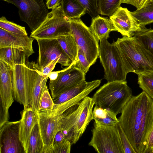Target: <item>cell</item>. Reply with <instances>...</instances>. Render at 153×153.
I'll return each mask as SVG.
<instances>
[{"label":"cell","mask_w":153,"mask_h":153,"mask_svg":"<svg viewBox=\"0 0 153 153\" xmlns=\"http://www.w3.org/2000/svg\"><path fill=\"white\" fill-rule=\"evenodd\" d=\"M119 123L136 153H145L153 123V99L143 91L123 108Z\"/></svg>","instance_id":"6da1fadb"},{"label":"cell","mask_w":153,"mask_h":153,"mask_svg":"<svg viewBox=\"0 0 153 153\" xmlns=\"http://www.w3.org/2000/svg\"><path fill=\"white\" fill-rule=\"evenodd\" d=\"M128 73L137 74L153 71V55L134 36H123L114 42Z\"/></svg>","instance_id":"7a4b0ae2"},{"label":"cell","mask_w":153,"mask_h":153,"mask_svg":"<svg viewBox=\"0 0 153 153\" xmlns=\"http://www.w3.org/2000/svg\"><path fill=\"white\" fill-rule=\"evenodd\" d=\"M133 95L126 80L108 82L92 97L95 106L110 111L116 115L121 111Z\"/></svg>","instance_id":"3957f363"},{"label":"cell","mask_w":153,"mask_h":153,"mask_svg":"<svg viewBox=\"0 0 153 153\" xmlns=\"http://www.w3.org/2000/svg\"><path fill=\"white\" fill-rule=\"evenodd\" d=\"M107 38L100 40L98 57L104 69V78L107 82L126 80L128 73L120 51L114 42Z\"/></svg>","instance_id":"277c9868"},{"label":"cell","mask_w":153,"mask_h":153,"mask_svg":"<svg viewBox=\"0 0 153 153\" xmlns=\"http://www.w3.org/2000/svg\"><path fill=\"white\" fill-rule=\"evenodd\" d=\"M69 20L65 16L61 5L49 12L39 27L30 36L37 39H53L71 35Z\"/></svg>","instance_id":"5b68a950"},{"label":"cell","mask_w":153,"mask_h":153,"mask_svg":"<svg viewBox=\"0 0 153 153\" xmlns=\"http://www.w3.org/2000/svg\"><path fill=\"white\" fill-rule=\"evenodd\" d=\"M92 137L88 143L98 153H124L115 126L102 125L94 121Z\"/></svg>","instance_id":"8992f818"},{"label":"cell","mask_w":153,"mask_h":153,"mask_svg":"<svg viewBox=\"0 0 153 153\" xmlns=\"http://www.w3.org/2000/svg\"><path fill=\"white\" fill-rule=\"evenodd\" d=\"M69 20L71 34L78 47L82 51L92 66L95 63L98 57L99 40L80 18Z\"/></svg>","instance_id":"52a82bcc"},{"label":"cell","mask_w":153,"mask_h":153,"mask_svg":"<svg viewBox=\"0 0 153 153\" xmlns=\"http://www.w3.org/2000/svg\"><path fill=\"white\" fill-rule=\"evenodd\" d=\"M69 109L63 103L55 104L50 114L38 112V123L44 144L43 153H49L52 149L54 137L59 131V121Z\"/></svg>","instance_id":"ba28073f"},{"label":"cell","mask_w":153,"mask_h":153,"mask_svg":"<svg viewBox=\"0 0 153 153\" xmlns=\"http://www.w3.org/2000/svg\"><path fill=\"white\" fill-rule=\"evenodd\" d=\"M1 0L18 8L21 20L27 24L32 32L39 27L49 13L43 0Z\"/></svg>","instance_id":"9c48e42d"},{"label":"cell","mask_w":153,"mask_h":153,"mask_svg":"<svg viewBox=\"0 0 153 153\" xmlns=\"http://www.w3.org/2000/svg\"><path fill=\"white\" fill-rule=\"evenodd\" d=\"M13 96L15 100L23 105H29L31 89V68L26 64H16L12 70Z\"/></svg>","instance_id":"30bf717a"},{"label":"cell","mask_w":153,"mask_h":153,"mask_svg":"<svg viewBox=\"0 0 153 153\" xmlns=\"http://www.w3.org/2000/svg\"><path fill=\"white\" fill-rule=\"evenodd\" d=\"M12 71L10 66L0 60V127L8 121V110L14 102Z\"/></svg>","instance_id":"8fae6325"},{"label":"cell","mask_w":153,"mask_h":153,"mask_svg":"<svg viewBox=\"0 0 153 153\" xmlns=\"http://www.w3.org/2000/svg\"><path fill=\"white\" fill-rule=\"evenodd\" d=\"M36 40L39 48V65L41 69L57 59H59L58 63L63 66H69L73 62L56 39Z\"/></svg>","instance_id":"7c38bea8"},{"label":"cell","mask_w":153,"mask_h":153,"mask_svg":"<svg viewBox=\"0 0 153 153\" xmlns=\"http://www.w3.org/2000/svg\"><path fill=\"white\" fill-rule=\"evenodd\" d=\"M58 72L57 78L50 80L49 83L52 98L85 80V74L74 67V62L67 68Z\"/></svg>","instance_id":"4fadbf2b"},{"label":"cell","mask_w":153,"mask_h":153,"mask_svg":"<svg viewBox=\"0 0 153 153\" xmlns=\"http://www.w3.org/2000/svg\"><path fill=\"white\" fill-rule=\"evenodd\" d=\"M20 123L7 121L0 128V153H25L19 137Z\"/></svg>","instance_id":"5bb4252c"},{"label":"cell","mask_w":153,"mask_h":153,"mask_svg":"<svg viewBox=\"0 0 153 153\" xmlns=\"http://www.w3.org/2000/svg\"><path fill=\"white\" fill-rule=\"evenodd\" d=\"M109 18L112 22L116 31L123 36H133L135 33L146 27L140 24L126 8L120 7Z\"/></svg>","instance_id":"9a60e30c"},{"label":"cell","mask_w":153,"mask_h":153,"mask_svg":"<svg viewBox=\"0 0 153 153\" xmlns=\"http://www.w3.org/2000/svg\"><path fill=\"white\" fill-rule=\"evenodd\" d=\"M31 67V90L28 106L38 112L41 96L46 86L48 75L43 74L39 65L35 62H29Z\"/></svg>","instance_id":"2e32d148"},{"label":"cell","mask_w":153,"mask_h":153,"mask_svg":"<svg viewBox=\"0 0 153 153\" xmlns=\"http://www.w3.org/2000/svg\"><path fill=\"white\" fill-rule=\"evenodd\" d=\"M34 38L27 35L8 32L0 28V48L11 47L23 51L28 59L34 53L32 43Z\"/></svg>","instance_id":"e0dca14e"},{"label":"cell","mask_w":153,"mask_h":153,"mask_svg":"<svg viewBox=\"0 0 153 153\" xmlns=\"http://www.w3.org/2000/svg\"><path fill=\"white\" fill-rule=\"evenodd\" d=\"M82 106L74 128L73 144H75L93 120L94 102L92 97H86L82 101Z\"/></svg>","instance_id":"ac0fdd59"},{"label":"cell","mask_w":153,"mask_h":153,"mask_svg":"<svg viewBox=\"0 0 153 153\" xmlns=\"http://www.w3.org/2000/svg\"><path fill=\"white\" fill-rule=\"evenodd\" d=\"M38 120V112L29 106L24 108L20 120L19 134L25 150L32 129Z\"/></svg>","instance_id":"d6986e66"},{"label":"cell","mask_w":153,"mask_h":153,"mask_svg":"<svg viewBox=\"0 0 153 153\" xmlns=\"http://www.w3.org/2000/svg\"><path fill=\"white\" fill-rule=\"evenodd\" d=\"M89 27L99 40L103 38L108 39L111 31H116L110 18L102 17L99 15L92 19Z\"/></svg>","instance_id":"ffe728a7"},{"label":"cell","mask_w":153,"mask_h":153,"mask_svg":"<svg viewBox=\"0 0 153 153\" xmlns=\"http://www.w3.org/2000/svg\"><path fill=\"white\" fill-rule=\"evenodd\" d=\"M27 59L22 51L11 47L0 48V60L8 65L13 69L16 64H26Z\"/></svg>","instance_id":"44dd1931"},{"label":"cell","mask_w":153,"mask_h":153,"mask_svg":"<svg viewBox=\"0 0 153 153\" xmlns=\"http://www.w3.org/2000/svg\"><path fill=\"white\" fill-rule=\"evenodd\" d=\"M62 8L69 19L80 18L86 13V9L78 0H62Z\"/></svg>","instance_id":"7402d4cb"},{"label":"cell","mask_w":153,"mask_h":153,"mask_svg":"<svg viewBox=\"0 0 153 153\" xmlns=\"http://www.w3.org/2000/svg\"><path fill=\"white\" fill-rule=\"evenodd\" d=\"M44 149V144L38 120L31 133L25 152V153H43Z\"/></svg>","instance_id":"603a6c76"},{"label":"cell","mask_w":153,"mask_h":153,"mask_svg":"<svg viewBox=\"0 0 153 153\" xmlns=\"http://www.w3.org/2000/svg\"><path fill=\"white\" fill-rule=\"evenodd\" d=\"M117 115L110 111L95 106L93 111V119L103 125L115 126L119 122Z\"/></svg>","instance_id":"cb8c5ba5"},{"label":"cell","mask_w":153,"mask_h":153,"mask_svg":"<svg viewBox=\"0 0 153 153\" xmlns=\"http://www.w3.org/2000/svg\"><path fill=\"white\" fill-rule=\"evenodd\" d=\"M56 39L73 62L76 61L78 57V48L73 36L72 34L62 36Z\"/></svg>","instance_id":"d4e9b609"},{"label":"cell","mask_w":153,"mask_h":153,"mask_svg":"<svg viewBox=\"0 0 153 153\" xmlns=\"http://www.w3.org/2000/svg\"><path fill=\"white\" fill-rule=\"evenodd\" d=\"M130 12L143 26L153 23V1L146 6Z\"/></svg>","instance_id":"484cf974"},{"label":"cell","mask_w":153,"mask_h":153,"mask_svg":"<svg viewBox=\"0 0 153 153\" xmlns=\"http://www.w3.org/2000/svg\"><path fill=\"white\" fill-rule=\"evenodd\" d=\"M122 0H98L99 14L110 16L120 7Z\"/></svg>","instance_id":"4316f807"},{"label":"cell","mask_w":153,"mask_h":153,"mask_svg":"<svg viewBox=\"0 0 153 153\" xmlns=\"http://www.w3.org/2000/svg\"><path fill=\"white\" fill-rule=\"evenodd\" d=\"M133 36L153 55V29L146 28L135 33Z\"/></svg>","instance_id":"83f0119b"},{"label":"cell","mask_w":153,"mask_h":153,"mask_svg":"<svg viewBox=\"0 0 153 153\" xmlns=\"http://www.w3.org/2000/svg\"><path fill=\"white\" fill-rule=\"evenodd\" d=\"M137 74L139 87L153 99V71Z\"/></svg>","instance_id":"f1b7e54d"},{"label":"cell","mask_w":153,"mask_h":153,"mask_svg":"<svg viewBox=\"0 0 153 153\" xmlns=\"http://www.w3.org/2000/svg\"><path fill=\"white\" fill-rule=\"evenodd\" d=\"M55 104L46 85L41 97L38 112H44L50 114Z\"/></svg>","instance_id":"f546056e"},{"label":"cell","mask_w":153,"mask_h":153,"mask_svg":"<svg viewBox=\"0 0 153 153\" xmlns=\"http://www.w3.org/2000/svg\"><path fill=\"white\" fill-rule=\"evenodd\" d=\"M0 28L11 33L27 35L25 27L8 21L4 16L0 18Z\"/></svg>","instance_id":"4dcf8cb0"},{"label":"cell","mask_w":153,"mask_h":153,"mask_svg":"<svg viewBox=\"0 0 153 153\" xmlns=\"http://www.w3.org/2000/svg\"><path fill=\"white\" fill-rule=\"evenodd\" d=\"M115 127L119 135L124 153H136L119 122L116 125Z\"/></svg>","instance_id":"1f68e13d"},{"label":"cell","mask_w":153,"mask_h":153,"mask_svg":"<svg viewBox=\"0 0 153 153\" xmlns=\"http://www.w3.org/2000/svg\"><path fill=\"white\" fill-rule=\"evenodd\" d=\"M78 48L77 59L74 62V65L76 68L85 74L91 65L86 58L82 51Z\"/></svg>","instance_id":"d6a6232c"},{"label":"cell","mask_w":153,"mask_h":153,"mask_svg":"<svg viewBox=\"0 0 153 153\" xmlns=\"http://www.w3.org/2000/svg\"><path fill=\"white\" fill-rule=\"evenodd\" d=\"M86 9V13L92 19L99 15L98 0H78Z\"/></svg>","instance_id":"836d02e7"},{"label":"cell","mask_w":153,"mask_h":153,"mask_svg":"<svg viewBox=\"0 0 153 153\" xmlns=\"http://www.w3.org/2000/svg\"><path fill=\"white\" fill-rule=\"evenodd\" d=\"M71 145L69 141L65 139L53 143L52 148L49 153H69Z\"/></svg>","instance_id":"e575fe53"},{"label":"cell","mask_w":153,"mask_h":153,"mask_svg":"<svg viewBox=\"0 0 153 153\" xmlns=\"http://www.w3.org/2000/svg\"><path fill=\"white\" fill-rule=\"evenodd\" d=\"M153 0H122V3L131 4L140 10L147 6Z\"/></svg>","instance_id":"d590c367"},{"label":"cell","mask_w":153,"mask_h":153,"mask_svg":"<svg viewBox=\"0 0 153 153\" xmlns=\"http://www.w3.org/2000/svg\"><path fill=\"white\" fill-rule=\"evenodd\" d=\"M153 151V123L149 134L145 153H152Z\"/></svg>","instance_id":"8d00e7d4"},{"label":"cell","mask_w":153,"mask_h":153,"mask_svg":"<svg viewBox=\"0 0 153 153\" xmlns=\"http://www.w3.org/2000/svg\"><path fill=\"white\" fill-rule=\"evenodd\" d=\"M59 61V59H56L52 61L48 65L42 69V72L43 74L44 75L47 76L54 69L56 64L58 63Z\"/></svg>","instance_id":"74e56055"},{"label":"cell","mask_w":153,"mask_h":153,"mask_svg":"<svg viewBox=\"0 0 153 153\" xmlns=\"http://www.w3.org/2000/svg\"><path fill=\"white\" fill-rule=\"evenodd\" d=\"M62 0H47L46 5L48 9H53L60 5Z\"/></svg>","instance_id":"f35d334b"},{"label":"cell","mask_w":153,"mask_h":153,"mask_svg":"<svg viewBox=\"0 0 153 153\" xmlns=\"http://www.w3.org/2000/svg\"><path fill=\"white\" fill-rule=\"evenodd\" d=\"M58 71H53L50 73L48 75V78L50 80L53 81L56 80L57 78L58 75Z\"/></svg>","instance_id":"ab89813d"},{"label":"cell","mask_w":153,"mask_h":153,"mask_svg":"<svg viewBox=\"0 0 153 153\" xmlns=\"http://www.w3.org/2000/svg\"><path fill=\"white\" fill-rule=\"evenodd\" d=\"M152 153H153V151H152Z\"/></svg>","instance_id":"60d3db41"}]
</instances>
